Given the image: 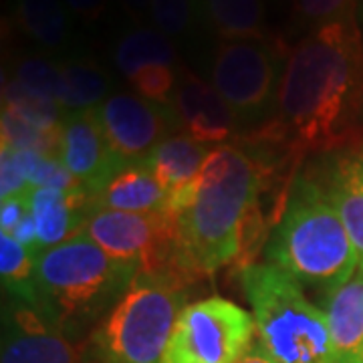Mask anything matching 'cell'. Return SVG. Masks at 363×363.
Returning a JSON list of instances; mask_svg holds the SVG:
<instances>
[{
	"label": "cell",
	"instance_id": "30",
	"mask_svg": "<svg viewBox=\"0 0 363 363\" xmlns=\"http://www.w3.org/2000/svg\"><path fill=\"white\" fill-rule=\"evenodd\" d=\"M69 13H73L83 21L101 18L109 6V0H63Z\"/></svg>",
	"mask_w": 363,
	"mask_h": 363
},
{
	"label": "cell",
	"instance_id": "8",
	"mask_svg": "<svg viewBox=\"0 0 363 363\" xmlns=\"http://www.w3.org/2000/svg\"><path fill=\"white\" fill-rule=\"evenodd\" d=\"M281 52L269 40H220L210 69V83L240 125H255L277 105Z\"/></svg>",
	"mask_w": 363,
	"mask_h": 363
},
{
	"label": "cell",
	"instance_id": "21",
	"mask_svg": "<svg viewBox=\"0 0 363 363\" xmlns=\"http://www.w3.org/2000/svg\"><path fill=\"white\" fill-rule=\"evenodd\" d=\"M178 55L169 37L150 26H133L121 35L113 49V63L130 81L140 69L150 65H176Z\"/></svg>",
	"mask_w": 363,
	"mask_h": 363
},
{
	"label": "cell",
	"instance_id": "26",
	"mask_svg": "<svg viewBox=\"0 0 363 363\" xmlns=\"http://www.w3.org/2000/svg\"><path fill=\"white\" fill-rule=\"evenodd\" d=\"M150 16L157 30L178 39L198 23L196 0H150Z\"/></svg>",
	"mask_w": 363,
	"mask_h": 363
},
{
	"label": "cell",
	"instance_id": "28",
	"mask_svg": "<svg viewBox=\"0 0 363 363\" xmlns=\"http://www.w3.org/2000/svg\"><path fill=\"white\" fill-rule=\"evenodd\" d=\"M0 162H2V166H0L2 168V182H0L2 184V188H0L2 200H9L14 196H25L30 190V184L25 178V174L9 145H2Z\"/></svg>",
	"mask_w": 363,
	"mask_h": 363
},
{
	"label": "cell",
	"instance_id": "29",
	"mask_svg": "<svg viewBox=\"0 0 363 363\" xmlns=\"http://www.w3.org/2000/svg\"><path fill=\"white\" fill-rule=\"evenodd\" d=\"M28 212H30L28 192L25 196H14L9 200H2V204H0V228H2V233L13 234L16 226L25 220Z\"/></svg>",
	"mask_w": 363,
	"mask_h": 363
},
{
	"label": "cell",
	"instance_id": "10",
	"mask_svg": "<svg viewBox=\"0 0 363 363\" xmlns=\"http://www.w3.org/2000/svg\"><path fill=\"white\" fill-rule=\"evenodd\" d=\"M95 116L121 166L143 164L172 135V128H180L174 107L150 104L130 91L109 95L95 107Z\"/></svg>",
	"mask_w": 363,
	"mask_h": 363
},
{
	"label": "cell",
	"instance_id": "9",
	"mask_svg": "<svg viewBox=\"0 0 363 363\" xmlns=\"http://www.w3.org/2000/svg\"><path fill=\"white\" fill-rule=\"evenodd\" d=\"M83 234L109 257L142 272L180 271L176 220L168 210L152 214L93 210Z\"/></svg>",
	"mask_w": 363,
	"mask_h": 363
},
{
	"label": "cell",
	"instance_id": "17",
	"mask_svg": "<svg viewBox=\"0 0 363 363\" xmlns=\"http://www.w3.org/2000/svg\"><path fill=\"white\" fill-rule=\"evenodd\" d=\"M196 14L220 40H267L262 0H196Z\"/></svg>",
	"mask_w": 363,
	"mask_h": 363
},
{
	"label": "cell",
	"instance_id": "13",
	"mask_svg": "<svg viewBox=\"0 0 363 363\" xmlns=\"http://www.w3.org/2000/svg\"><path fill=\"white\" fill-rule=\"evenodd\" d=\"M174 113L186 135L210 147L226 143L238 130V121L220 93L188 69L178 73Z\"/></svg>",
	"mask_w": 363,
	"mask_h": 363
},
{
	"label": "cell",
	"instance_id": "3",
	"mask_svg": "<svg viewBox=\"0 0 363 363\" xmlns=\"http://www.w3.org/2000/svg\"><path fill=\"white\" fill-rule=\"evenodd\" d=\"M140 272L138 267L109 257L81 233L39 252L37 309L71 341L83 345Z\"/></svg>",
	"mask_w": 363,
	"mask_h": 363
},
{
	"label": "cell",
	"instance_id": "25",
	"mask_svg": "<svg viewBox=\"0 0 363 363\" xmlns=\"http://www.w3.org/2000/svg\"><path fill=\"white\" fill-rule=\"evenodd\" d=\"M133 91L150 104L174 107L178 89V73L172 65H150L140 69L130 79Z\"/></svg>",
	"mask_w": 363,
	"mask_h": 363
},
{
	"label": "cell",
	"instance_id": "7",
	"mask_svg": "<svg viewBox=\"0 0 363 363\" xmlns=\"http://www.w3.org/2000/svg\"><path fill=\"white\" fill-rule=\"evenodd\" d=\"M255 335L252 313L228 298H200L180 313L164 363H240Z\"/></svg>",
	"mask_w": 363,
	"mask_h": 363
},
{
	"label": "cell",
	"instance_id": "27",
	"mask_svg": "<svg viewBox=\"0 0 363 363\" xmlns=\"http://www.w3.org/2000/svg\"><path fill=\"white\" fill-rule=\"evenodd\" d=\"M355 0H295L293 16L298 26L309 28V33L319 26L353 18Z\"/></svg>",
	"mask_w": 363,
	"mask_h": 363
},
{
	"label": "cell",
	"instance_id": "4",
	"mask_svg": "<svg viewBox=\"0 0 363 363\" xmlns=\"http://www.w3.org/2000/svg\"><path fill=\"white\" fill-rule=\"evenodd\" d=\"M264 257L301 285L323 293L343 286L359 271L355 247L327 186L307 174H298L291 184Z\"/></svg>",
	"mask_w": 363,
	"mask_h": 363
},
{
	"label": "cell",
	"instance_id": "15",
	"mask_svg": "<svg viewBox=\"0 0 363 363\" xmlns=\"http://www.w3.org/2000/svg\"><path fill=\"white\" fill-rule=\"evenodd\" d=\"M323 311L337 363H363V272L327 293Z\"/></svg>",
	"mask_w": 363,
	"mask_h": 363
},
{
	"label": "cell",
	"instance_id": "32",
	"mask_svg": "<svg viewBox=\"0 0 363 363\" xmlns=\"http://www.w3.org/2000/svg\"><path fill=\"white\" fill-rule=\"evenodd\" d=\"M240 363H272L269 357H267V353L260 350V345L255 341L252 345H250V350L245 353V357L240 359Z\"/></svg>",
	"mask_w": 363,
	"mask_h": 363
},
{
	"label": "cell",
	"instance_id": "11",
	"mask_svg": "<svg viewBox=\"0 0 363 363\" xmlns=\"http://www.w3.org/2000/svg\"><path fill=\"white\" fill-rule=\"evenodd\" d=\"M0 363H87L83 345L25 301L13 298L2 309Z\"/></svg>",
	"mask_w": 363,
	"mask_h": 363
},
{
	"label": "cell",
	"instance_id": "14",
	"mask_svg": "<svg viewBox=\"0 0 363 363\" xmlns=\"http://www.w3.org/2000/svg\"><path fill=\"white\" fill-rule=\"evenodd\" d=\"M28 206L37 228L39 252L83 233L93 212V196L85 188L33 186Z\"/></svg>",
	"mask_w": 363,
	"mask_h": 363
},
{
	"label": "cell",
	"instance_id": "23",
	"mask_svg": "<svg viewBox=\"0 0 363 363\" xmlns=\"http://www.w3.org/2000/svg\"><path fill=\"white\" fill-rule=\"evenodd\" d=\"M37 252L23 247L14 236L0 234V277L2 286L11 297L25 301L37 307V289H35V267Z\"/></svg>",
	"mask_w": 363,
	"mask_h": 363
},
{
	"label": "cell",
	"instance_id": "31",
	"mask_svg": "<svg viewBox=\"0 0 363 363\" xmlns=\"http://www.w3.org/2000/svg\"><path fill=\"white\" fill-rule=\"evenodd\" d=\"M123 4V9L133 16V18H143L150 14V0H119Z\"/></svg>",
	"mask_w": 363,
	"mask_h": 363
},
{
	"label": "cell",
	"instance_id": "16",
	"mask_svg": "<svg viewBox=\"0 0 363 363\" xmlns=\"http://www.w3.org/2000/svg\"><path fill=\"white\" fill-rule=\"evenodd\" d=\"M166 206L168 192L145 164L123 166L99 194L93 196V210L152 214Z\"/></svg>",
	"mask_w": 363,
	"mask_h": 363
},
{
	"label": "cell",
	"instance_id": "2",
	"mask_svg": "<svg viewBox=\"0 0 363 363\" xmlns=\"http://www.w3.org/2000/svg\"><path fill=\"white\" fill-rule=\"evenodd\" d=\"M264 169L240 145H216L200 174L168 194L176 220L178 269L200 279L240 257L247 226L257 212Z\"/></svg>",
	"mask_w": 363,
	"mask_h": 363
},
{
	"label": "cell",
	"instance_id": "22",
	"mask_svg": "<svg viewBox=\"0 0 363 363\" xmlns=\"http://www.w3.org/2000/svg\"><path fill=\"white\" fill-rule=\"evenodd\" d=\"M109 87V75L99 65L91 61H67L61 63L57 104L65 113L93 109L107 99Z\"/></svg>",
	"mask_w": 363,
	"mask_h": 363
},
{
	"label": "cell",
	"instance_id": "1",
	"mask_svg": "<svg viewBox=\"0 0 363 363\" xmlns=\"http://www.w3.org/2000/svg\"><path fill=\"white\" fill-rule=\"evenodd\" d=\"M363 104V43L353 18L311 30L283 63L274 119L262 131L291 150L341 143Z\"/></svg>",
	"mask_w": 363,
	"mask_h": 363
},
{
	"label": "cell",
	"instance_id": "18",
	"mask_svg": "<svg viewBox=\"0 0 363 363\" xmlns=\"http://www.w3.org/2000/svg\"><path fill=\"white\" fill-rule=\"evenodd\" d=\"M327 192L350 234L363 272V154H343L335 160Z\"/></svg>",
	"mask_w": 363,
	"mask_h": 363
},
{
	"label": "cell",
	"instance_id": "12",
	"mask_svg": "<svg viewBox=\"0 0 363 363\" xmlns=\"http://www.w3.org/2000/svg\"><path fill=\"white\" fill-rule=\"evenodd\" d=\"M57 157L63 168L91 196L99 194L109 180L123 168L111 152L101 123L93 109L69 111L59 125Z\"/></svg>",
	"mask_w": 363,
	"mask_h": 363
},
{
	"label": "cell",
	"instance_id": "24",
	"mask_svg": "<svg viewBox=\"0 0 363 363\" xmlns=\"http://www.w3.org/2000/svg\"><path fill=\"white\" fill-rule=\"evenodd\" d=\"M13 83L30 97L57 104L61 87V63L49 57H25L14 67Z\"/></svg>",
	"mask_w": 363,
	"mask_h": 363
},
{
	"label": "cell",
	"instance_id": "5",
	"mask_svg": "<svg viewBox=\"0 0 363 363\" xmlns=\"http://www.w3.org/2000/svg\"><path fill=\"white\" fill-rule=\"evenodd\" d=\"M192 281L172 269L140 272L83 343L87 363H164Z\"/></svg>",
	"mask_w": 363,
	"mask_h": 363
},
{
	"label": "cell",
	"instance_id": "20",
	"mask_svg": "<svg viewBox=\"0 0 363 363\" xmlns=\"http://www.w3.org/2000/svg\"><path fill=\"white\" fill-rule=\"evenodd\" d=\"M16 21L43 51H63L71 43L73 26L63 0H16Z\"/></svg>",
	"mask_w": 363,
	"mask_h": 363
},
{
	"label": "cell",
	"instance_id": "19",
	"mask_svg": "<svg viewBox=\"0 0 363 363\" xmlns=\"http://www.w3.org/2000/svg\"><path fill=\"white\" fill-rule=\"evenodd\" d=\"M214 147L192 140L186 133H172L143 162L154 172L162 188L172 194L194 180Z\"/></svg>",
	"mask_w": 363,
	"mask_h": 363
},
{
	"label": "cell",
	"instance_id": "6",
	"mask_svg": "<svg viewBox=\"0 0 363 363\" xmlns=\"http://www.w3.org/2000/svg\"><path fill=\"white\" fill-rule=\"evenodd\" d=\"M250 303L255 341L272 363H337L329 321L289 272L269 262H250L240 271Z\"/></svg>",
	"mask_w": 363,
	"mask_h": 363
}]
</instances>
